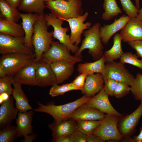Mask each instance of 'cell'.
I'll list each match as a JSON object with an SVG mask.
<instances>
[{
    "instance_id": "cell-1",
    "label": "cell",
    "mask_w": 142,
    "mask_h": 142,
    "mask_svg": "<svg viewBox=\"0 0 142 142\" xmlns=\"http://www.w3.org/2000/svg\"><path fill=\"white\" fill-rule=\"evenodd\" d=\"M91 98L84 95L74 101L60 105H55L52 102L45 105L38 101L37 103L38 106L33 110L36 112L49 114L53 118L54 121L58 124L69 119L71 114L76 108L86 102Z\"/></svg>"
},
{
    "instance_id": "cell-2",
    "label": "cell",
    "mask_w": 142,
    "mask_h": 142,
    "mask_svg": "<svg viewBox=\"0 0 142 142\" xmlns=\"http://www.w3.org/2000/svg\"><path fill=\"white\" fill-rule=\"evenodd\" d=\"M48 27L44 15H39L34 25V32L32 38L36 63L40 62L42 54L50 48L53 41V31L48 32Z\"/></svg>"
},
{
    "instance_id": "cell-3",
    "label": "cell",
    "mask_w": 142,
    "mask_h": 142,
    "mask_svg": "<svg viewBox=\"0 0 142 142\" xmlns=\"http://www.w3.org/2000/svg\"><path fill=\"white\" fill-rule=\"evenodd\" d=\"M100 25V23L97 22L88 30L83 32L84 38L74 56L82 58V53L85 49H89L88 53L92 56L95 60L99 59L103 55L104 48L99 33Z\"/></svg>"
},
{
    "instance_id": "cell-4",
    "label": "cell",
    "mask_w": 142,
    "mask_h": 142,
    "mask_svg": "<svg viewBox=\"0 0 142 142\" xmlns=\"http://www.w3.org/2000/svg\"><path fill=\"white\" fill-rule=\"evenodd\" d=\"M51 13L63 19L77 17L83 14L81 0H55L45 3Z\"/></svg>"
},
{
    "instance_id": "cell-5",
    "label": "cell",
    "mask_w": 142,
    "mask_h": 142,
    "mask_svg": "<svg viewBox=\"0 0 142 142\" xmlns=\"http://www.w3.org/2000/svg\"><path fill=\"white\" fill-rule=\"evenodd\" d=\"M36 55L21 53H13L2 55L0 58V66L7 75L13 76L22 67L35 61Z\"/></svg>"
},
{
    "instance_id": "cell-6",
    "label": "cell",
    "mask_w": 142,
    "mask_h": 142,
    "mask_svg": "<svg viewBox=\"0 0 142 142\" xmlns=\"http://www.w3.org/2000/svg\"><path fill=\"white\" fill-rule=\"evenodd\" d=\"M120 117L111 114H106L102 122L92 134L102 138L105 142L110 140L122 141L123 136L118 128Z\"/></svg>"
},
{
    "instance_id": "cell-7",
    "label": "cell",
    "mask_w": 142,
    "mask_h": 142,
    "mask_svg": "<svg viewBox=\"0 0 142 142\" xmlns=\"http://www.w3.org/2000/svg\"><path fill=\"white\" fill-rule=\"evenodd\" d=\"M82 61L81 58L70 55L64 44L52 41L50 48L42 54L40 62L50 64L54 61H63L75 64Z\"/></svg>"
},
{
    "instance_id": "cell-8",
    "label": "cell",
    "mask_w": 142,
    "mask_h": 142,
    "mask_svg": "<svg viewBox=\"0 0 142 142\" xmlns=\"http://www.w3.org/2000/svg\"><path fill=\"white\" fill-rule=\"evenodd\" d=\"M44 17L48 26H51L53 28V37L58 40L60 43L65 45L70 52L71 51L72 53H75L79 47L72 43L70 35L67 34L69 31V28L62 27L64 21L51 13L44 14Z\"/></svg>"
},
{
    "instance_id": "cell-9",
    "label": "cell",
    "mask_w": 142,
    "mask_h": 142,
    "mask_svg": "<svg viewBox=\"0 0 142 142\" xmlns=\"http://www.w3.org/2000/svg\"><path fill=\"white\" fill-rule=\"evenodd\" d=\"M33 50L25 43L24 37H14L0 33V53L2 55L13 53L31 54Z\"/></svg>"
},
{
    "instance_id": "cell-10",
    "label": "cell",
    "mask_w": 142,
    "mask_h": 142,
    "mask_svg": "<svg viewBox=\"0 0 142 142\" xmlns=\"http://www.w3.org/2000/svg\"><path fill=\"white\" fill-rule=\"evenodd\" d=\"M105 66L104 71L102 74L104 80L110 78L131 86L135 78L126 69L124 64L113 60L106 62Z\"/></svg>"
},
{
    "instance_id": "cell-11",
    "label": "cell",
    "mask_w": 142,
    "mask_h": 142,
    "mask_svg": "<svg viewBox=\"0 0 142 142\" xmlns=\"http://www.w3.org/2000/svg\"><path fill=\"white\" fill-rule=\"evenodd\" d=\"M142 116V101L137 108L128 115L120 117L118 124L119 131L123 138H128L134 132Z\"/></svg>"
},
{
    "instance_id": "cell-12",
    "label": "cell",
    "mask_w": 142,
    "mask_h": 142,
    "mask_svg": "<svg viewBox=\"0 0 142 142\" xmlns=\"http://www.w3.org/2000/svg\"><path fill=\"white\" fill-rule=\"evenodd\" d=\"M89 14L86 12L84 14L78 17L63 19L67 22L71 30L70 37L73 44L78 46L81 40V35L84 31L91 27L92 24L90 22L84 23L87 19Z\"/></svg>"
},
{
    "instance_id": "cell-13",
    "label": "cell",
    "mask_w": 142,
    "mask_h": 142,
    "mask_svg": "<svg viewBox=\"0 0 142 142\" xmlns=\"http://www.w3.org/2000/svg\"><path fill=\"white\" fill-rule=\"evenodd\" d=\"M35 68L36 85L44 87L57 84L50 64L41 62H36Z\"/></svg>"
},
{
    "instance_id": "cell-14",
    "label": "cell",
    "mask_w": 142,
    "mask_h": 142,
    "mask_svg": "<svg viewBox=\"0 0 142 142\" xmlns=\"http://www.w3.org/2000/svg\"><path fill=\"white\" fill-rule=\"evenodd\" d=\"M108 96L103 88L97 94L92 97L84 104L106 114H113L120 117L123 116L112 106Z\"/></svg>"
},
{
    "instance_id": "cell-15",
    "label": "cell",
    "mask_w": 142,
    "mask_h": 142,
    "mask_svg": "<svg viewBox=\"0 0 142 142\" xmlns=\"http://www.w3.org/2000/svg\"><path fill=\"white\" fill-rule=\"evenodd\" d=\"M120 33L124 42L142 40V22L137 17L131 18Z\"/></svg>"
},
{
    "instance_id": "cell-16",
    "label": "cell",
    "mask_w": 142,
    "mask_h": 142,
    "mask_svg": "<svg viewBox=\"0 0 142 142\" xmlns=\"http://www.w3.org/2000/svg\"><path fill=\"white\" fill-rule=\"evenodd\" d=\"M14 98L10 95L1 104L0 107V129L11 125L16 119L18 110L14 106Z\"/></svg>"
},
{
    "instance_id": "cell-17",
    "label": "cell",
    "mask_w": 142,
    "mask_h": 142,
    "mask_svg": "<svg viewBox=\"0 0 142 142\" xmlns=\"http://www.w3.org/2000/svg\"><path fill=\"white\" fill-rule=\"evenodd\" d=\"M131 17L124 14L110 24L104 25L100 27L99 33L102 42L104 44H107L110 38L118 31L124 27Z\"/></svg>"
},
{
    "instance_id": "cell-18",
    "label": "cell",
    "mask_w": 142,
    "mask_h": 142,
    "mask_svg": "<svg viewBox=\"0 0 142 142\" xmlns=\"http://www.w3.org/2000/svg\"><path fill=\"white\" fill-rule=\"evenodd\" d=\"M106 114L94 108L89 106L84 103L76 108L71 115L70 118L77 121L81 120H102Z\"/></svg>"
},
{
    "instance_id": "cell-19",
    "label": "cell",
    "mask_w": 142,
    "mask_h": 142,
    "mask_svg": "<svg viewBox=\"0 0 142 142\" xmlns=\"http://www.w3.org/2000/svg\"><path fill=\"white\" fill-rule=\"evenodd\" d=\"M104 85V80L102 74H89L86 78L84 85L81 92L84 95L92 97L103 88Z\"/></svg>"
},
{
    "instance_id": "cell-20",
    "label": "cell",
    "mask_w": 142,
    "mask_h": 142,
    "mask_svg": "<svg viewBox=\"0 0 142 142\" xmlns=\"http://www.w3.org/2000/svg\"><path fill=\"white\" fill-rule=\"evenodd\" d=\"M35 63L31 62L19 70L13 76L15 82L21 85L36 86Z\"/></svg>"
},
{
    "instance_id": "cell-21",
    "label": "cell",
    "mask_w": 142,
    "mask_h": 142,
    "mask_svg": "<svg viewBox=\"0 0 142 142\" xmlns=\"http://www.w3.org/2000/svg\"><path fill=\"white\" fill-rule=\"evenodd\" d=\"M33 110L25 112L19 111L16 119L18 138L25 137L33 133L32 122L34 114Z\"/></svg>"
},
{
    "instance_id": "cell-22",
    "label": "cell",
    "mask_w": 142,
    "mask_h": 142,
    "mask_svg": "<svg viewBox=\"0 0 142 142\" xmlns=\"http://www.w3.org/2000/svg\"><path fill=\"white\" fill-rule=\"evenodd\" d=\"M22 19V24L25 33V43L26 45L34 50L32 43V38L34 32V25L39 17V15L31 13H20Z\"/></svg>"
},
{
    "instance_id": "cell-23",
    "label": "cell",
    "mask_w": 142,
    "mask_h": 142,
    "mask_svg": "<svg viewBox=\"0 0 142 142\" xmlns=\"http://www.w3.org/2000/svg\"><path fill=\"white\" fill-rule=\"evenodd\" d=\"M75 63L63 61H56L50 64L59 84L67 80L74 71Z\"/></svg>"
},
{
    "instance_id": "cell-24",
    "label": "cell",
    "mask_w": 142,
    "mask_h": 142,
    "mask_svg": "<svg viewBox=\"0 0 142 142\" xmlns=\"http://www.w3.org/2000/svg\"><path fill=\"white\" fill-rule=\"evenodd\" d=\"M77 121L71 118L59 123L54 121L48 125L52 131V139L70 135L76 129Z\"/></svg>"
},
{
    "instance_id": "cell-25",
    "label": "cell",
    "mask_w": 142,
    "mask_h": 142,
    "mask_svg": "<svg viewBox=\"0 0 142 142\" xmlns=\"http://www.w3.org/2000/svg\"><path fill=\"white\" fill-rule=\"evenodd\" d=\"M12 95L15 101V106L19 112H25L33 110L28 99L22 90L21 85L15 83Z\"/></svg>"
},
{
    "instance_id": "cell-26",
    "label": "cell",
    "mask_w": 142,
    "mask_h": 142,
    "mask_svg": "<svg viewBox=\"0 0 142 142\" xmlns=\"http://www.w3.org/2000/svg\"><path fill=\"white\" fill-rule=\"evenodd\" d=\"M45 7V2L43 0H21L18 7L19 10L39 15L44 14Z\"/></svg>"
},
{
    "instance_id": "cell-27",
    "label": "cell",
    "mask_w": 142,
    "mask_h": 142,
    "mask_svg": "<svg viewBox=\"0 0 142 142\" xmlns=\"http://www.w3.org/2000/svg\"><path fill=\"white\" fill-rule=\"evenodd\" d=\"M105 58L103 55L100 59L94 62L79 64L77 69L79 74L87 72L89 74L95 73L102 74L105 70Z\"/></svg>"
},
{
    "instance_id": "cell-28",
    "label": "cell",
    "mask_w": 142,
    "mask_h": 142,
    "mask_svg": "<svg viewBox=\"0 0 142 142\" xmlns=\"http://www.w3.org/2000/svg\"><path fill=\"white\" fill-rule=\"evenodd\" d=\"M0 32L14 37H24L22 24L7 20L0 17Z\"/></svg>"
},
{
    "instance_id": "cell-29",
    "label": "cell",
    "mask_w": 142,
    "mask_h": 142,
    "mask_svg": "<svg viewBox=\"0 0 142 142\" xmlns=\"http://www.w3.org/2000/svg\"><path fill=\"white\" fill-rule=\"evenodd\" d=\"M122 40L121 36L119 33L115 34L113 37V45L109 50L104 54L105 62H108L120 59L124 53L121 47Z\"/></svg>"
},
{
    "instance_id": "cell-30",
    "label": "cell",
    "mask_w": 142,
    "mask_h": 142,
    "mask_svg": "<svg viewBox=\"0 0 142 142\" xmlns=\"http://www.w3.org/2000/svg\"><path fill=\"white\" fill-rule=\"evenodd\" d=\"M0 17L8 21L17 23L21 18L17 8L13 7L5 0H0Z\"/></svg>"
},
{
    "instance_id": "cell-31",
    "label": "cell",
    "mask_w": 142,
    "mask_h": 142,
    "mask_svg": "<svg viewBox=\"0 0 142 142\" xmlns=\"http://www.w3.org/2000/svg\"><path fill=\"white\" fill-rule=\"evenodd\" d=\"M103 6L104 12L102 14V19L104 20H110L122 12L116 0H104Z\"/></svg>"
},
{
    "instance_id": "cell-32",
    "label": "cell",
    "mask_w": 142,
    "mask_h": 142,
    "mask_svg": "<svg viewBox=\"0 0 142 142\" xmlns=\"http://www.w3.org/2000/svg\"><path fill=\"white\" fill-rule=\"evenodd\" d=\"M102 120H81L77 121L76 129L88 135L92 134L102 122Z\"/></svg>"
},
{
    "instance_id": "cell-33",
    "label": "cell",
    "mask_w": 142,
    "mask_h": 142,
    "mask_svg": "<svg viewBox=\"0 0 142 142\" xmlns=\"http://www.w3.org/2000/svg\"><path fill=\"white\" fill-rule=\"evenodd\" d=\"M18 138L16 126L10 125L0 130V142H14Z\"/></svg>"
},
{
    "instance_id": "cell-34",
    "label": "cell",
    "mask_w": 142,
    "mask_h": 142,
    "mask_svg": "<svg viewBox=\"0 0 142 142\" xmlns=\"http://www.w3.org/2000/svg\"><path fill=\"white\" fill-rule=\"evenodd\" d=\"M75 90H80V89L72 82L61 85L55 84L52 86L49 90V94L52 97H54L63 95L68 92Z\"/></svg>"
},
{
    "instance_id": "cell-35",
    "label": "cell",
    "mask_w": 142,
    "mask_h": 142,
    "mask_svg": "<svg viewBox=\"0 0 142 142\" xmlns=\"http://www.w3.org/2000/svg\"><path fill=\"white\" fill-rule=\"evenodd\" d=\"M131 92L135 99L142 101V74L137 73L131 86Z\"/></svg>"
},
{
    "instance_id": "cell-36",
    "label": "cell",
    "mask_w": 142,
    "mask_h": 142,
    "mask_svg": "<svg viewBox=\"0 0 142 142\" xmlns=\"http://www.w3.org/2000/svg\"><path fill=\"white\" fill-rule=\"evenodd\" d=\"M138 57L136 54L131 52H125L120 58V62L124 64H130L142 70V59L139 60Z\"/></svg>"
},
{
    "instance_id": "cell-37",
    "label": "cell",
    "mask_w": 142,
    "mask_h": 142,
    "mask_svg": "<svg viewBox=\"0 0 142 142\" xmlns=\"http://www.w3.org/2000/svg\"><path fill=\"white\" fill-rule=\"evenodd\" d=\"M15 83L13 76L6 75L0 78V94L6 93L9 95H12L13 88L12 85Z\"/></svg>"
},
{
    "instance_id": "cell-38",
    "label": "cell",
    "mask_w": 142,
    "mask_h": 142,
    "mask_svg": "<svg viewBox=\"0 0 142 142\" xmlns=\"http://www.w3.org/2000/svg\"><path fill=\"white\" fill-rule=\"evenodd\" d=\"M123 10L131 18L137 17L139 11L130 0H120Z\"/></svg>"
},
{
    "instance_id": "cell-39",
    "label": "cell",
    "mask_w": 142,
    "mask_h": 142,
    "mask_svg": "<svg viewBox=\"0 0 142 142\" xmlns=\"http://www.w3.org/2000/svg\"><path fill=\"white\" fill-rule=\"evenodd\" d=\"M129 86L125 83L118 82L113 96L117 98L120 99L127 95L131 91V87Z\"/></svg>"
},
{
    "instance_id": "cell-40",
    "label": "cell",
    "mask_w": 142,
    "mask_h": 142,
    "mask_svg": "<svg viewBox=\"0 0 142 142\" xmlns=\"http://www.w3.org/2000/svg\"><path fill=\"white\" fill-rule=\"evenodd\" d=\"M103 89L105 92L109 96H113V94L118 82L110 78L104 80Z\"/></svg>"
},
{
    "instance_id": "cell-41",
    "label": "cell",
    "mask_w": 142,
    "mask_h": 142,
    "mask_svg": "<svg viewBox=\"0 0 142 142\" xmlns=\"http://www.w3.org/2000/svg\"><path fill=\"white\" fill-rule=\"evenodd\" d=\"M89 74L87 72L80 74L77 76L72 82L80 90L84 87L86 78Z\"/></svg>"
},
{
    "instance_id": "cell-42",
    "label": "cell",
    "mask_w": 142,
    "mask_h": 142,
    "mask_svg": "<svg viewBox=\"0 0 142 142\" xmlns=\"http://www.w3.org/2000/svg\"><path fill=\"white\" fill-rule=\"evenodd\" d=\"M128 44L136 51L138 57L142 59V40L128 42Z\"/></svg>"
},
{
    "instance_id": "cell-43",
    "label": "cell",
    "mask_w": 142,
    "mask_h": 142,
    "mask_svg": "<svg viewBox=\"0 0 142 142\" xmlns=\"http://www.w3.org/2000/svg\"><path fill=\"white\" fill-rule=\"evenodd\" d=\"M73 142H87V135L76 129L71 134Z\"/></svg>"
},
{
    "instance_id": "cell-44",
    "label": "cell",
    "mask_w": 142,
    "mask_h": 142,
    "mask_svg": "<svg viewBox=\"0 0 142 142\" xmlns=\"http://www.w3.org/2000/svg\"><path fill=\"white\" fill-rule=\"evenodd\" d=\"M51 141L53 142H73L71 134L64 136L54 139H52Z\"/></svg>"
},
{
    "instance_id": "cell-45",
    "label": "cell",
    "mask_w": 142,
    "mask_h": 142,
    "mask_svg": "<svg viewBox=\"0 0 142 142\" xmlns=\"http://www.w3.org/2000/svg\"><path fill=\"white\" fill-rule=\"evenodd\" d=\"M87 142H104V141L98 136L93 134L87 135Z\"/></svg>"
},
{
    "instance_id": "cell-46",
    "label": "cell",
    "mask_w": 142,
    "mask_h": 142,
    "mask_svg": "<svg viewBox=\"0 0 142 142\" xmlns=\"http://www.w3.org/2000/svg\"><path fill=\"white\" fill-rule=\"evenodd\" d=\"M37 135L33 133L29 134L24 137V139L19 140L20 142H32L34 141L37 137Z\"/></svg>"
},
{
    "instance_id": "cell-47",
    "label": "cell",
    "mask_w": 142,
    "mask_h": 142,
    "mask_svg": "<svg viewBox=\"0 0 142 142\" xmlns=\"http://www.w3.org/2000/svg\"><path fill=\"white\" fill-rule=\"evenodd\" d=\"M5 1L12 7H18L21 0H5Z\"/></svg>"
},
{
    "instance_id": "cell-48",
    "label": "cell",
    "mask_w": 142,
    "mask_h": 142,
    "mask_svg": "<svg viewBox=\"0 0 142 142\" xmlns=\"http://www.w3.org/2000/svg\"><path fill=\"white\" fill-rule=\"evenodd\" d=\"M134 142H142V128L138 135L133 138Z\"/></svg>"
},
{
    "instance_id": "cell-49",
    "label": "cell",
    "mask_w": 142,
    "mask_h": 142,
    "mask_svg": "<svg viewBox=\"0 0 142 142\" xmlns=\"http://www.w3.org/2000/svg\"><path fill=\"white\" fill-rule=\"evenodd\" d=\"M6 75V73L4 69L0 66V78H3Z\"/></svg>"
},
{
    "instance_id": "cell-50",
    "label": "cell",
    "mask_w": 142,
    "mask_h": 142,
    "mask_svg": "<svg viewBox=\"0 0 142 142\" xmlns=\"http://www.w3.org/2000/svg\"><path fill=\"white\" fill-rule=\"evenodd\" d=\"M137 18L142 22V7L139 11Z\"/></svg>"
},
{
    "instance_id": "cell-51",
    "label": "cell",
    "mask_w": 142,
    "mask_h": 142,
    "mask_svg": "<svg viewBox=\"0 0 142 142\" xmlns=\"http://www.w3.org/2000/svg\"><path fill=\"white\" fill-rule=\"evenodd\" d=\"M135 6L136 8L139 9H140V6L139 4L140 0H135Z\"/></svg>"
},
{
    "instance_id": "cell-52",
    "label": "cell",
    "mask_w": 142,
    "mask_h": 142,
    "mask_svg": "<svg viewBox=\"0 0 142 142\" xmlns=\"http://www.w3.org/2000/svg\"><path fill=\"white\" fill-rule=\"evenodd\" d=\"M43 0L44 1V2L45 3L46 2H48V1H55V0Z\"/></svg>"
},
{
    "instance_id": "cell-53",
    "label": "cell",
    "mask_w": 142,
    "mask_h": 142,
    "mask_svg": "<svg viewBox=\"0 0 142 142\" xmlns=\"http://www.w3.org/2000/svg\"><path fill=\"white\" fill-rule=\"evenodd\" d=\"M67 0V1H69V0Z\"/></svg>"
},
{
    "instance_id": "cell-54",
    "label": "cell",
    "mask_w": 142,
    "mask_h": 142,
    "mask_svg": "<svg viewBox=\"0 0 142 142\" xmlns=\"http://www.w3.org/2000/svg\"></svg>"
}]
</instances>
